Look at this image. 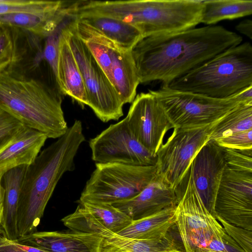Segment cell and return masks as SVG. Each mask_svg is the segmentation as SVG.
I'll return each instance as SVG.
<instances>
[{"label":"cell","mask_w":252,"mask_h":252,"mask_svg":"<svg viewBox=\"0 0 252 252\" xmlns=\"http://www.w3.org/2000/svg\"><path fill=\"white\" fill-rule=\"evenodd\" d=\"M242 40L221 26L210 25L143 37L131 52L140 83L167 86Z\"/></svg>","instance_id":"6da1fadb"},{"label":"cell","mask_w":252,"mask_h":252,"mask_svg":"<svg viewBox=\"0 0 252 252\" xmlns=\"http://www.w3.org/2000/svg\"><path fill=\"white\" fill-rule=\"evenodd\" d=\"M85 141L82 123L75 120L27 166L18 203V238L36 231L56 185L65 172L74 169L75 157Z\"/></svg>","instance_id":"7a4b0ae2"},{"label":"cell","mask_w":252,"mask_h":252,"mask_svg":"<svg viewBox=\"0 0 252 252\" xmlns=\"http://www.w3.org/2000/svg\"><path fill=\"white\" fill-rule=\"evenodd\" d=\"M62 94L43 80L11 67L0 72V108L48 138H59L68 128Z\"/></svg>","instance_id":"3957f363"},{"label":"cell","mask_w":252,"mask_h":252,"mask_svg":"<svg viewBox=\"0 0 252 252\" xmlns=\"http://www.w3.org/2000/svg\"><path fill=\"white\" fill-rule=\"evenodd\" d=\"M250 86L252 45L245 42L220 53L166 86L175 90L225 98Z\"/></svg>","instance_id":"277c9868"},{"label":"cell","mask_w":252,"mask_h":252,"mask_svg":"<svg viewBox=\"0 0 252 252\" xmlns=\"http://www.w3.org/2000/svg\"><path fill=\"white\" fill-rule=\"evenodd\" d=\"M203 4L201 0H123L118 15L144 37L196 27L200 23Z\"/></svg>","instance_id":"5b68a950"},{"label":"cell","mask_w":252,"mask_h":252,"mask_svg":"<svg viewBox=\"0 0 252 252\" xmlns=\"http://www.w3.org/2000/svg\"><path fill=\"white\" fill-rule=\"evenodd\" d=\"M156 165L95 163L78 202L113 204L139 194L157 174Z\"/></svg>","instance_id":"8992f818"},{"label":"cell","mask_w":252,"mask_h":252,"mask_svg":"<svg viewBox=\"0 0 252 252\" xmlns=\"http://www.w3.org/2000/svg\"><path fill=\"white\" fill-rule=\"evenodd\" d=\"M174 127L214 124L241 102L234 95L216 98L173 90L166 86L152 91Z\"/></svg>","instance_id":"52a82bcc"},{"label":"cell","mask_w":252,"mask_h":252,"mask_svg":"<svg viewBox=\"0 0 252 252\" xmlns=\"http://www.w3.org/2000/svg\"><path fill=\"white\" fill-rule=\"evenodd\" d=\"M69 22L63 26V32L81 72L88 106L103 122L118 120L123 115L124 104L92 54L72 30Z\"/></svg>","instance_id":"ba28073f"},{"label":"cell","mask_w":252,"mask_h":252,"mask_svg":"<svg viewBox=\"0 0 252 252\" xmlns=\"http://www.w3.org/2000/svg\"><path fill=\"white\" fill-rule=\"evenodd\" d=\"M175 217L185 252H206L213 240L227 235L205 207L189 173L186 189L175 208Z\"/></svg>","instance_id":"9c48e42d"},{"label":"cell","mask_w":252,"mask_h":252,"mask_svg":"<svg viewBox=\"0 0 252 252\" xmlns=\"http://www.w3.org/2000/svg\"><path fill=\"white\" fill-rule=\"evenodd\" d=\"M213 125L174 127L171 136L158 151V173L172 188L177 190L182 184L193 158L209 141Z\"/></svg>","instance_id":"30bf717a"},{"label":"cell","mask_w":252,"mask_h":252,"mask_svg":"<svg viewBox=\"0 0 252 252\" xmlns=\"http://www.w3.org/2000/svg\"><path fill=\"white\" fill-rule=\"evenodd\" d=\"M95 163H118L149 166L157 163V155L144 147L131 131L126 117L110 125L89 141Z\"/></svg>","instance_id":"8fae6325"},{"label":"cell","mask_w":252,"mask_h":252,"mask_svg":"<svg viewBox=\"0 0 252 252\" xmlns=\"http://www.w3.org/2000/svg\"><path fill=\"white\" fill-rule=\"evenodd\" d=\"M214 211L215 216L229 223L252 231V171L226 164Z\"/></svg>","instance_id":"7c38bea8"},{"label":"cell","mask_w":252,"mask_h":252,"mask_svg":"<svg viewBox=\"0 0 252 252\" xmlns=\"http://www.w3.org/2000/svg\"><path fill=\"white\" fill-rule=\"evenodd\" d=\"M126 117L137 140L156 155L166 133L174 128L151 90L136 95Z\"/></svg>","instance_id":"4fadbf2b"},{"label":"cell","mask_w":252,"mask_h":252,"mask_svg":"<svg viewBox=\"0 0 252 252\" xmlns=\"http://www.w3.org/2000/svg\"><path fill=\"white\" fill-rule=\"evenodd\" d=\"M225 165L224 148L209 140L195 155L189 170L202 202L214 217L215 198Z\"/></svg>","instance_id":"5bb4252c"},{"label":"cell","mask_w":252,"mask_h":252,"mask_svg":"<svg viewBox=\"0 0 252 252\" xmlns=\"http://www.w3.org/2000/svg\"><path fill=\"white\" fill-rule=\"evenodd\" d=\"M180 198L177 190L157 173L137 195L112 205L134 220L176 207Z\"/></svg>","instance_id":"9a60e30c"},{"label":"cell","mask_w":252,"mask_h":252,"mask_svg":"<svg viewBox=\"0 0 252 252\" xmlns=\"http://www.w3.org/2000/svg\"><path fill=\"white\" fill-rule=\"evenodd\" d=\"M102 238L70 231H35L15 241L48 252H99Z\"/></svg>","instance_id":"2e32d148"},{"label":"cell","mask_w":252,"mask_h":252,"mask_svg":"<svg viewBox=\"0 0 252 252\" xmlns=\"http://www.w3.org/2000/svg\"><path fill=\"white\" fill-rule=\"evenodd\" d=\"M75 0H63L58 7L34 13H15L0 15V25L18 28L35 36L46 38L66 20L71 18Z\"/></svg>","instance_id":"e0dca14e"},{"label":"cell","mask_w":252,"mask_h":252,"mask_svg":"<svg viewBox=\"0 0 252 252\" xmlns=\"http://www.w3.org/2000/svg\"><path fill=\"white\" fill-rule=\"evenodd\" d=\"M47 138L44 133L23 125L0 151V177L13 168L33 163Z\"/></svg>","instance_id":"ac0fdd59"},{"label":"cell","mask_w":252,"mask_h":252,"mask_svg":"<svg viewBox=\"0 0 252 252\" xmlns=\"http://www.w3.org/2000/svg\"><path fill=\"white\" fill-rule=\"evenodd\" d=\"M63 28L59 41L55 80L63 94L70 96L84 108L85 105L88 106L86 89L79 66Z\"/></svg>","instance_id":"d6986e66"},{"label":"cell","mask_w":252,"mask_h":252,"mask_svg":"<svg viewBox=\"0 0 252 252\" xmlns=\"http://www.w3.org/2000/svg\"><path fill=\"white\" fill-rule=\"evenodd\" d=\"M110 82L124 104L132 103L136 95L140 81L131 50L120 47L115 51Z\"/></svg>","instance_id":"ffe728a7"},{"label":"cell","mask_w":252,"mask_h":252,"mask_svg":"<svg viewBox=\"0 0 252 252\" xmlns=\"http://www.w3.org/2000/svg\"><path fill=\"white\" fill-rule=\"evenodd\" d=\"M77 19L94 27L122 48L131 50L143 37L136 27L118 19L105 16L87 14Z\"/></svg>","instance_id":"44dd1931"},{"label":"cell","mask_w":252,"mask_h":252,"mask_svg":"<svg viewBox=\"0 0 252 252\" xmlns=\"http://www.w3.org/2000/svg\"><path fill=\"white\" fill-rule=\"evenodd\" d=\"M28 166L13 168L3 176L4 179V204L1 227L11 240L18 238L17 215L19 197L23 179Z\"/></svg>","instance_id":"7402d4cb"},{"label":"cell","mask_w":252,"mask_h":252,"mask_svg":"<svg viewBox=\"0 0 252 252\" xmlns=\"http://www.w3.org/2000/svg\"><path fill=\"white\" fill-rule=\"evenodd\" d=\"M176 207L169 208L148 217L132 220L131 223L117 234L126 238L157 240L168 235L175 224Z\"/></svg>","instance_id":"603a6c76"},{"label":"cell","mask_w":252,"mask_h":252,"mask_svg":"<svg viewBox=\"0 0 252 252\" xmlns=\"http://www.w3.org/2000/svg\"><path fill=\"white\" fill-rule=\"evenodd\" d=\"M99 252H184L168 234L157 240L126 238L115 234L102 238Z\"/></svg>","instance_id":"cb8c5ba5"},{"label":"cell","mask_w":252,"mask_h":252,"mask_svg":"<svg viewBox=\"0 0 252 252\" xmlns=\"http://www.w3.org/2000/svg\"><path fill=\"white\" fill-rule=\"evenodd\" d=\"M252 14V0H204L200 23L213 25Z\"/></svg>","instance_id":"d4e9b609"},{"label":"cell","mask_w":252,"mask_h":252,"mask_svg":"<svg viewBox=\"0 0 252 252\" xmlns=\"http://www.w3.org/2000/svg\"><path fill=\"white\" fill-rule=\"evenodd\" d=\"M250 129H252V103H241L212 125L209 140Z\"/></svg>","instance_id":"484cf974"},{"label":"cell","mask_w":252,"mask_h":252,"mask_svg":"<svg viewBox=\"0 0 252 252\" xmlns=\"http://www.w3.org/2000/svg\"><path fill=\"white\" fill-rule=\"evenodd\" d=\"M70 230L93 234L102 238L110 237L116 233L106 228L83 205L78 203L75 210L61 220Z\"/></svg>","instance_id":"4316f807"},{"label":"cell","mask_w":252,"mask_h":252,"mask_svg":"<svg viewBox=\"0 0 252 252\" xmlns=\"http://www.w3.org/2000/svg\"><path fill=\"white\" fill-rule=\"evenodd\" d=\"M81 203L108 230L118 234L128 226L132 219L126 214L113 206L111 204L78 202Z\"/></svg>","instance_id":"83f0119b"},{"label":"cell","mask_w":252,"mask_h":252,"mask_svg":"<svg viewBox=\"0 0 252 252\" xmlns=\"http://www.w3.org/2000/svg\"><path fill=\"white\" fill-rule=\"evenodd\" d=\"M63 0H0V15L15 13H34L53 9Z\"/></svg>","instance_id":"f1b7e54d"},{"label":"cell","mask_w":252,"mask_h":252,"mask_svg":"<svg viewBox=\"0 0 252 252\" xmlns=\"http://www.w3.org/2000/svg\"><path fill=\"white\" fill-rule=\"evenodd\" d=\"M16 55L15 43L10 28L1 26L0 28V72L11 66L12 63L16 61Z\"/></svg>","instance_id":"f546056e"},{"label":"cell","mask_w":252,"mask_h":252,"mask_svg":"<svg viewBox=\"0 0 252 252\" xmlns=\"http://www.w3.org/2000/svg\"><path fill=\"white\" fill-rule=\"evenodd\" d=\"M225 233L244 251L252 252V231L243 228L227 222L216 215Z\"/></svg>","instance_id":"4dcf8cb0"},{"label":"cell","mask_w":252,"mask_h":252,"mask_svg":"<svg viewBox=\"0 0 252 252\" xmlns=\"http://www.w3.org/2000/svg\"><path fill=\"white\" fill-rule=\"evenodd\" d=\"M66 23L64 22L45 38L42 55L43 59L48 63L55 77L57 72L60 38L62 28Z\"/></svg>","instance_id":"1f68e13d"},{"label":"cell","mask_w":252,"mask_h":252,"mask_svg":"<svg viewBox=\"0 0 252 252\" xmlns=\"http://www.w3.org/2000/svg\"><path fill=\"white\" fill-rule=\"evenodd\" d=\"M23 125L12 115L0 108V151Z\"/></svg>","instance_id":"d6a6232c"},{"label":"cell","mask_w":252,"mask_h":252,"mask_svg":"<svg viewBox=\"0 0 252 252\" xmlns=\"http://www.w3.org/2000/svg\"><path fill=\"white\" fill-rule=\"evenodd\" d=\"M215 141L223 148L238 150L252 149V129L238 132Z\"/></svg>","instance_id":"836d02e7"},{"label":"cell","mask_w":252,"mask_h":252,"mask_svg":"<svg viewBox=\"0 0 252 252\" xmlns=\"http://www.w3.org/2000/svg\"><path fill=\"white\" fill-rule=\"evenodd\" d=\"M0 252H24L15 241L8 238L0 225Z\"/></svg>","instance_id":"e575fe53"},{"label":"cell","mask_w":252,"mask_h":252,"mask_svg":"<svg viewBox=\"0 0 252 252\" xmlns=\"http://www.w3.org/2000/svg\"><path fill=\"white\" fill-rule=\"evenodd\" d=\"M236 30L241 33L252 39V21L251 19H245L241 21L236 26Z\"/></svg>","instance_id":"d590c367"},{"label":"cell","mask_w":252,"mask_h":252,"mask_svg":"<svg viewBox=\"0 0 252 252\" xmlns=\"http://www.w3.org/2000/svg\"><path fill=\"white\" fill-rule=\"evenodd\" d=\"M234 95L241 103H252V86L239 91Z\"/></svg>","instance_id":"8d00e7d4"},{"label":"cell","mask_w":252,"mask_h":252,"mask_svg":"<svg viewBox=\"0 0 252 252\" xmlns=\"http://www.w3.org/2000/svg\"><path fill=\"white\" fill-rule=\"evenodd\" d=\"M1 179L0 177V225L2 220L4 196V189L1 184Z\"/></svg>","instance_id":"74e56055"},{"label":"cell","mask_w":252,"mask_h":252,"mask_svg":"<svg viewBox=\"0 0 252 252\" xmlns=\"http://www.w3.org/2000/svg\"><path fill=\"white\" fill-rule=\"evenodd\" d=\"M0 26H1L0 25Z\"/></svg>","instance_id":"f35d334b"}]
</instances>
